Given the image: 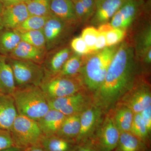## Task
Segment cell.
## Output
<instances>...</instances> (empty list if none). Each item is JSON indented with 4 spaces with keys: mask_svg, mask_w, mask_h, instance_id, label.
Returning <instances> with one entry per match:
<instances>
[{
    "mask_svg": "<svg viewBox=\"0 0 151 151\" xmlns=\"http://www.w3.org/2000/svg\"><path fill=\"white\" fill-rule=\"evenodd\" d=\"M18 115L12 95L0 94V129L9 131Z\"/></svg>",
    "mask_w": 151,
    "mask_h": 151,
    "instance_id": "cell-17",
    "label": "cell"
},
{
    "mask_svg": "<svg viewBox=\"0 0 151 151\" xmlns=\"http://www.w3.org/2000/svg\"><path fill=\"white\" fill-rule=\"evenodd\" d=\"M23 151H45L40 145H37L28 147L24 149Z\"/></svg>",
    "mask_w": 151,
    "mask_h": 151,
    "instance_id": "cell-40",
    "label": "cell"
},
{
    "mask_svg": "<svg viewBox=\"0 0 151 151\" xmlns=\"http://www.w3.org/2000/svg\"><path fill=\"white\" fill-rule=\"evenodd\" d=\"M151 0H126L110 21L114 28L127 32L148 11L150 10Z\"/></svg>",
    "mask_w": 151,
    "mask_h": 151,
    "instance_id": "cell-6",
    "label": "cell"
},
{
    "mask_svg": "<svg viewBox=\"0 0 151 151\" xmlns=\"http://www.w3.org/2000/svg\"><path fill=\"white\" fill-rule=\"evenodd\" d=\"M75 143L56 135L44 136L40 145L45 151H71Z\"/></svg>",
    "mask_w": 151,
    "mask_h": 151,
    "instance_id": "cell-25",
    "label": "cell"
},
{
    "mask_svg": "<svg viewBox=\"0 0 151 151\" xmlns=\"http://www.w3.org/2000/svg\"><path fill=\"white\" fill-rule=\"evenodd\" d=\"M99 32L97 28L90 26L85 27L82 30L81 36L87 45L89 49L94 52V45Z\"/></svg>",
    "mask_w": 151,
    "mask_h": 151,
    "instance_id": "cell-33",
    "label": "cell"
},
{
    "mask_svg": "<svg viewBox=\"0 0 151 151\" xmlns=\"http://www.w3.org/2000/svg\"><path fill=\"white\" fill-rule=\"evenodd\" d=\"M20 37L14 30L7 29L0 32V53L9 55L21 41Z\"/></svg>",
    "mask_w": 151,
    "mask_h": 151,
    "instance_id": "cell-27",
    "label": "cell"
},
{
    "mask_svg": "<svg viewBox=\"0 0 151 151\" xmlns=\"http://www.w3.org/2000/svg\"><path fill=\"white\" fill-rule=\"evenodd\" d=\"M4 7V6L3 5L2 3L0 1V17H1V15L2 13Z\"/></svg>",
    "mask_w": 151,
    "mask_h": 151,
    "instance_id": "cell-42",
    "label": "cell"
},
{
    "mask_svg": "<svg viewBox=\"0 0 151 151\" xmlns=\"http://www.w3.org/2000/svg\"><path fill=\"white\" fill-rule=\"evenodd\" d=\"M73 2L78 24L89 23L95 11V0H75Z\"/></svg>",
    "mask_w": 151,
    "mask_h": 151,
    "instance_id": "cell-24",
    "label": "cell"
},
{
    "mask_svg": "<svg viewBox=\"0 0 151 151\" xmlns=\"http://www.w3.org/2000/svg\"><path fill=\"white\" fill-rule=\"evenodd\" d=\"M29 16L26 4H19L4 6L0 21L4 28L14 30Z\"/></svg>",
    "mask_w": 151,
    "mask_h": 151,
    "instance_id": "cell-14",
    "label": "cell"
},
{
    "mask_svg": "<svg viewBox=\"0 0 151 151\" xmlns=\"http://www.w3.org/2000/svg\"><path fill=\"white\" fill-rule=\"evenodd\" d=\"M150 134L151 132V105L139 113Z\"/></svg>",
    "mask_w": 151,
    "mask_h": 151,
    "instance_id": "cell-37",
    "label": "cell"
},
{
    "mask_svg": "<svg viewBox=\"0 0 151 151\" xmlns=\"http://www.w3.org/2000/svg\"><path fill=\"white\" fill-rule=\"evenodd\" d=\"M48 52L50 54L46 55L43 62L45 74L47 75L59 73L66 60L73 53L70 46L59 47Z\"/></svg>",
    "mask_w": 151,
    "mask_h": 151,
    "instance_id": "cell-15",
    "label": "cell"
},
{
    "mask_svg": "<svg viewBox=\"0 0 151 151\" xmlns=\"http://www.w3.org/2000/svg\"><path fill=\"white\" fill-rule=\"evenodd\" d=\"M9 131L15 147L23 150L31 146L40 145L44 136L37 121L19 114Z\"/></svg>",
    "mask_w": 151,
    "mask_h": 151,
    "instance_id": "cell-5",
    "label": "cell"
},
{
    "mask_svg": "<svg viewBox=\"0 0 151 151\" xmlns=\"http://www.w3.org/2000/svg\"><path fill=\"white\" fill-rule=\"evenodd\" d=\"M80 115L78 113L66 116L55 135L75 143L80 131Z\"/></svg>",
    "mask_w": 151,
    "mask_h": 151,
    "instance_id": "cell-22",
    "label": "cell"
},
{
    "mask_svg": "<svg viewBox=\"0 0 151 151\" xmlns=\"http://www.w3.org/2000/svg\"><path fill=\"white\" fill-rule=\"evenodd\" d=\"M132 134L139 139L148 146L150 144V135L145 122L139 113L134 114L131 131Z\"/></svg>",
    "mask_w": 151,
    "mask_h": 151,
    "instance_id": "cell-29",
    "label": "cell"
},
{
    "mask_svg": "<svg viewBox=\"0 0 151 151\" xmlns=\"http://www.w3.org/2000/svg\"><path fill=\"white\" fill-rule=\"evenodd\" d=\"M71 151H99L93 139L76 144Z\"/></svg>",
    "mask_w": 151,
    "mask_h": 151,
    "instance_id": "cell-36",
    "label": "cell"
},
{
    "mask_svg": "<svg viewBox=\"0 0 151 151\" xmlns=\"http://www.w3.org/2000/svg\"><path fill=\"white\" fill-rule=\"evenodd\" d=\"M50 12L54 16L76 26L79 24L71 0H50Z\"/></svg>",
    "mask_w": 151,
    "mask_h": 151,
    "instance_id": "cell-18",
    "label": "cell"
},
{
    "mask_svg": "<svg viewBox=\"0 0 151 151\" xmlns=\"http://www.w3.org/2000/svg\"><path fill=\"white\" fill-rule=\"evenodd\" d=\"M140 66L134 46L125 40L119 44L103 84L92 95L94 105L108 113L139 77Z\"/></svg>",
    "mask_w": 151,
    "mask_h": 151,
    "instance_id": "cell-1",
    "label": "cell"
},
{
    "mask_svg": "<svg viewBox=\"0 0 151 151\" xmlns=\"http://www.w3.org/2000/svg\"><path fill=\"white\" fill-rule=\"evenodd\" d=\"M119 44L86 55L80 76L84 88L92 95L100 88Z\"/></svg>",
    "mask_w": 151,
    "mask_h": 151,
    "instance_id": "cell-2",
    "label": "cell"
},
{
    "mask_svg": "<svg viewBox=\"0 0 151 151\" xmlns=\"http://www.w3.org/2000/svg\"><path fill=\"white\" fill-rule=\"evenodd\" d=\"M120 133L109 111L92 139L99 151H114L118 145Z\"/></svg>",
    "mask_w": 151,
    "mask_h": 151,
    "instance_id": "cell-11",
    "label": "cell"
},
{
    "mask_svg": "<svg viewBox=\"0 0 151 151\" xmlns=\"http://www.w3.org/2000/svg\"><path fill=\"white\" fill-rule=\"evenodd\" d=\"M21 149L17 147H13L0 151H21Z\"/></svg>",
    "mask_w": 151,
    "mask_h": 151,
    "instance_id": "cell-41",
    "label": "cell"
},
{
    "mask_svg": "<svg viewBox=\"0 0 151 151\" xmlns=\"http://www.w3.org/2000/svg\"><path fill=\"white\" fill-rule=\"evenodd\" d=\"M86 56L73 52L64 63L59 73L56 75L68 77L80 75Z\"/></svg>",
    "mask_w": 151,
    "mask_h": 151,
    "instance_id": "cell-26",
    "label": "cell"
},
{
    "mask_svg": "<svg viewBox=\"0 0 151 151\" xmlns=\"http://www.w3.org/2000/svg\"><path fill=\"white\" fill-rule=\"evenodd\" d=\"M18 34L22 41L46 50V40L43 29Z\"/></svg>",
    "mask_w": 151,
    "mask_h": 151,
    "instance_id": "cell-30",
    "label": "cell"
},
{
    "mask_svg": "<svg viewBox=\"0 0 151 151\" xmlns=\"http://www.w3.org/2000/svg\"><path fill=\"white\" fill-rule=\"evenodd\" d=\"M47 54L46 50L21 41L9 54L10 58L26 60L41 65Z\"/></svg>",
    "mask_w": 151,
    "mask_h": 151,
    "instance_id": "cell-16",
    "label": "cell"
},
{
    "mask_svg": "<svg viewBox=\"0 0 151 151\" xmlns=\"http://www.w3.org/2000/svg\"><path fill=\"white\" fill-rule=\"evenodd\" d=\"M8 60L12 68L16 87L40 86L45 76V71L41 65L10 58Z\"/></svg>",
    "mask_w": 151,
    "mask_h": 151,
    "instance_id": "cell-7",
    "label": "cell"
},
{
    "mask_svg": "<svg viewBox=\"0 0 151 151\" xmlns=\"http://www.w3.org/2000/svg\"><path fill=\"white\" fill-rule=\"evenodd\" d=\"M16 88L13 71L4 55H0V92L12 95Z\"/></svg>",
    "mask_w": 151,
    "mask_h": 151,
    "instance_id": "cell-20",
    "label": "cell"
},
{
    "mask_svg": "<svg viewBox=\"0 0 151 151\" xmlns=\"http://www.w3.org/2000/svg\"><path fill=\"white\" fill-rule=\"evenodd\" d=\"M107 47L105 32H99L94 45V52L100 51Z\"/></svg>",
    "mask_w": 151,
    "mask_h": 151,
    "instance_id": "cell-38",
    "label": "cell"
},
{
    "mask_svg": "<svg viewBox=\"0 0 151 151\" xmlns=\"http://www.w3.org/2000/svg\"><path fill=\"white\" fill-rule=\"evenodd\" d=\"M4 27H3L2 24L1 22V21H0V32L2 30H3V29H4Z\"/></svg>",
    "mask_w": 151,
    "mask_h": 151,
    "instance_id": "cell-43",
    "label": "cell"
},
{
    "mask_svg": "<svg viewBox=\"0 0 151 151\" xmlns=\"http://www.w3.org/2000/svg\"><path fill=\"white\" fill-rule=\"evenodd\" d=\"M70 47L74 53L79 55H87L93 53L81 36L73 38L70 41Z\"/></svg>",
    "mask_w": 151,
    "mask_h": 151,
    "instance_id": "cell-34",
    "label": "cell"
},
{
    "mask_svg": "<svg viewBox=\"0 0 151 151\" xmlns=\"http://www.w3.org/2000/svg\"><path fill=\"white\" fill-rule=\"evenodd\" d=\"M47 101L50 109L59 111L66 116L81 113L93 104L92 94L86 89L73 95Z\"/></svg>",
    "mask_w": 151,
    "mask_h": 151,
    "instance_id": "cell-10",
    "label": "cell"
},
{
    "mask_svg": "<svg viewBox=\"0 0 151 151\" xmlns=\"http://www.w3.org/2000/svg\"><path fill=\"white\" fill-rule=\"evenodd\" d=\"M76 27L51 14L43 28L47 53L62 45L69 37Z\"/></svg>",
    "mask_w": 151,
    "mask_h": 151,
    "instance_id": "cell-9",
    "label": "cell"
},
{
    "mask_svg": "<svg viewBox=\"0 0 151 151\" xmlns=\"http://www.w3.org/2000/svg\"><path fill=\"white\" fill-rule=\"evenodd\" d=\"M15 147L10 131L0 129V151Z\"/></svg>",
    "mask_w": 151,
    "mask_h": 151,
    "instance_id": "cell-35",
    "label": "cell"
},
{
    "mask_svg": "<svg viewBox=\"0 0 151 151\" xmlns=\"http://www.w3.org/2000/svg\"><path fill=\"white\" fill-rule=\"evenodd\" d=\"M126 0H95L94 15L89 24L98 27L110 22L116 12Z\"/></svg>",
    "mask_w": 151,
    "mask_h": 151,
    "instance_id": "cell-13",
    "label": "cell"
},
{
    "mask_svg": "<svg viewBox=\"0 0 151 151\" xmlns=\"http://www.w3.org/2000/svg\"><path fill=\"white\" fill-rule=\"evenodd\" d=\"M29 0H0L4 6L14 5L21 4H26Z\"/></svg>",
    "mask_w": 151,
    "mask_h": 151,
    "instance_id": "cell-39",
    "label": "cell"
},
{
    "mask_svg": "<svg viewBox=\"0 0 151 151\" xmlns=\"http://www.w3.org/2000/svg\"><path fill=\"white\" fill-rule=\"evenodd\" d=\"M106 33L107 47L116 46L125 40L127 32L124 29L119 28L111 29Z\"/></svg>",
    "mask_w": 151,
    "mask_h": 151,
    "instance_id": "cell-32",
    "label": "cell"
},
{
    "mask_svg": "<svg viewBox=\"0 0 151 151\" xmlns=\"http://www.w3.org/2000/svg\"><path fill=\"white\" fill-rule=\"evenodd\" d=\"M50 0H29L26 4L29 16H49L51 14Z\"/></svg>",
    "mask_w": 151,
    "mask_h": 151,
    "instance_id": "cell-31",
    "label": "cell"
},
{
    "mask_svg": "<svg viewBox=\"0 0 151 151\" xmlns=\"http://www.w3.org/2000/svg\"><path fill=\"white\" fill-rule=\"evenodd\" d=\"M66 117L59 111L50 109L37 122L44 136L48 137L56 134Z\"/></svg>",
    "mask_w": 151,
    "mask_h": 151,
    "instance_id": "cell-19",
    "label": "cell"
},
{
    "mask_svg": "<svg viewBox=\"0 0 151 151\" xmlns=\"http://www.w3.org/2000/svg\"><path fill=\"white\" fill-rule=\"evenodd\" d=\"M0 94H3V93H1V92H0Z\"/></svg>",
    "mask_w": 151,
    "mask_h": 151,
    "instance_id": "cell-45",
    "label": "cell"
},
{
    "mask_svg": "<svg viewBox=\"0 0 151 151\" xmlns=\"http://www.w3.org/2000/svg\"><path fill=\"white\" fill-rule=\"evenodd\" d=\"M50 16H29L21 24L14 30L18 33H21L30 31L42 29Z\"/></svg>",
    "mask_w": 151,
    "mask_h": 151,
    "instance_id": "cell-28",
    "label": "cell"
},
{
    "mask_svg": "<svg viewBox=\"0 0 151 151\" xmlns=\"http://www.w3.org/2000/svg\"><path fill=\"white\" fill-rule=\"evenodd\" d=\"M39 86L47 100L70 96L86 89L80 75L68 77L45 74Z\"/></svg>",
    "mask_w": 151,
    "mask_h": 151,
    "instance_id": "cell-4",
    "label": "cell"
},
{
    "mask_svg": "<svg viewBox=\"0 0 151 151\" xmlns=\"http://www.w3.org/2000/svg\"><path fill=\"white\" fill-rule=\"evenodd\" d=\"M116 105L126 106L134 113H140L151 105L150 83L143 78L142 76H140L132 88L124 94Z\"/></svg>",
    "mask_w": 151,
    "mask_h": 151,
    "instance_id": "cell-8",
    "label": "cell"
},
{
    "mask_svg": "<svg viewBox=\"0 0 151 151\" xmlns=\"http://www.w3.org/2000/svg\"><path fill=\"white\" fill-rule=\"evenodd\" d=\"M105 113L94 103L80 115V129L76 144L83 142L93 137L103 121Z\"/></svg>",
    "mask_w": 151,
    "mask_h": 151,
    "instance_id": "cell-12",
    "label": "cell"
},
{
    "mask_svg": "<svg viewBox=\"0 0 151 151\" xmlns=\"http://www.w3.org/2000/svg\"><path fill=\"white\" fill-rule=\"evenodd\" d=\"M71 1H75V0H71Z\"/></svg>",
    "mask_w": 151,
    "mask_h": 151,
    "instance_id": "cell-44",
    "label": "cell"
},
{
    "mask_svg": "<svg viewBox=\"0 0 151 151\" xmlns=\"http://www.w3.org/2000/svg\"><path fill=\"white\" fill-rule=\"evenodd\" d=\"M12 96L18 114L36 121L50 110L47 99L39 86L16 87Z\"/></svg>",
    "mask_w": 151,
    "mask_h": 151,
    "instance_id": "cell-3",
    "label": "cell"
},
{
    "mask_svg": "<svg viewBox=\"0 0 151 151\" xmlns=\"http://www.w3.org/2000/svg\"><path fill=\"white\" fill-rule=\"evenodd\" d=\"M116 127L120 133L130 132L134 113L126 106L116 105L110 110Z\"/></svg>",
    "mask_w": 151,
    "mask_h": 151,
    "instance_id": "cell-21",
    "label": "cell"
},
{
    "mask_svg": "<svg viewBox=\"0 0 151 151\" xmlns=\"http://www.w3.org/2000/svg\"></svg>",
    "mask_w": 151,
    "mask_h": 151,
    "instance_id": "cell-46",
    "label": "cell"
},
{
    "mask_svg": "<svg viewBox=\"0 0 151 151\" xmlns=\"http://www.w3.org/2000/svg\"><path fill=\"white\" fill-rule=\"evenodd\" d=\"M148 146L131 132H122L114 151H147Z\"/></svg>",
    "mask_w": 151,
    "mask_h": 151,
    "instance_id": "cell-23",
    "label": "cell"
}]
</instances>
